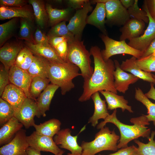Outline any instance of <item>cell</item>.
<instances>
[{"instance_id":"obj_1","label":"cell","mask_w":155,"mask_h":155,"mask_svg":"<svg viewBox=\"0 0 155 155\" xmlns=\"http://www.w3.org/2000/svg\"><path fill=\"white\" fill-rule=\"evenodd\" d=\"M90 52L94 59V71L90 78L84 80L83 92L78 99L81 102L89 100L96 92L108 91L117 93L114 85V73L115 69L114 61L110 59L105 61L100 49L97 46H92Z\"/></svg>"},{"instance_id":"obj_4","label":"cell","mask_w":155,"mask_h":155,"mask_svg":"<svg viewBox=\"0 0 155 155\" xmlns=\"http://www.w3.org/2000/svg\"><path fill=\"white\" fill-rule=\"evenodd\" d=\"M94 137L92 141L82 142V155H95L103 151L115 152L117 150V143L120 137L116 133L115 129L111 131L105 126L100 129Z\"/></svg>"},{"instance_id":"obj_24","label":"cell","mask_w":155,"mask_h":155,"mask_svg":"<svg viewBox=\"0 0 155 155\" xmlns=\"http://www.w3.org/2000/svg\"><path fill=\"white\" fill-rule=\"evenodd\" d=\"M59 87L51 84H49L36 100L38 111L41 116H46V112L49 110L51 100Z\"/></svg>"},{"instance_id":"obj_19","label":"cell","mask_w":155,"mask_h":155,"mask_svg":"<svg viewBox=\"0 0 155 155\" xmlns=\"http://www.w3.org/2000/svg\"><path fill=\"white\" fill-rule=\"evenodd\" d=\"M92 13L88 16L87 24H90L99 29L103 34L107 35L105 27L106 13L105 4L102 2H98Z\"/></svg>"},{"instance_id":"obj_9","label":"cell","mask_w":155,"mask_h":155,"mask_svg":"<svg viewBox=\"0 0 155 155\" xmlns=\"http://www.w3.org/2000/svg\"><path fill=\"white\" fill-rule=\"evenodd\" d=\"M41 115L35 100L26 98L19 110L15 112L14 117L21 123L26 129L33 126L35 123L34 118Z\"/></svg>"},{"instance_id":"obj_28","label":"cell","mask_w":155,"mask_h":155,"mask_svg":"<svg viewBox=\"0 0 155 155\" xmlns=\"http://www.w3.org/2000/svg\"><path fill=\"white\" fill-rule=\"evenodd\" d=\"M27 71L32 78L39 76L48 78L46 59L34 55L32 62Z\"/></svg>"},{"instance_id":"obj_16","label":"cell","mask_w":155,"mask_h":155,"mask_svg":"<svg viewBox=\"0 0 155 155\" xmlns=\"http://www.w3.org/2000/svg\"><path fill=\"white\" fill-rule=\"evenodd\" d=\"M23 48L19 42L7 43L1 47L0 61L6 69L9 70L15 64L18 54Z\"/></svg>"},{"instance_id":"obj_33","label":"cell","mask_w":155,"mask_h":155,"mask_svg":"<svg viewBox=\"0 0 155 155\" xmlns=\"http://www.w3.org/2000/svg\"><path fill=\"white\" fill-rule=\"evenodd\" d=\"M50 82L49 78L37 76L32 78L30 88L29 92L31 98L36 101L42 92Z\"/></svg>"},{"instance_id":"obj_51","label":"cell","mask_w":155,"mask_h":155,"mask_svg":"<svg viewBox=\"0 0 155 155\" xmlns=\"http://www.w3.org/2000/svg\"><path fill=\"white\" fill-rule=\"evenodd\" d=\"M150 1L151 3V10L148 11L152 17L155 20V0Z\"/></svg>"},{"instance_id":"obj_29","label":"cell","mask_w":155,"mask_h":155,"mask_svg":"<svg viewBox=\"0 0 155 155\" xmlns=\"http://www.w3.org/2000/svg\"><path fill=\"white\" fill-rule=\"evenodd\" d=\"M45 7L48 16L49 22L52 26L62 21H65L73 9L70 7L66 9H58L53 8L49 4H46Z\"/></svg>"},{"instance_id":"obj_20","label":"cell","mask_w":155,"mask_h":155,"mask_svg":"<svg viewBox=\"0 0 155 155\" xmlns=\"http://www.w3.org/2000/svg\"><path fill=\"white\" fill-rule=\"evenodd\" d=\"M23 126V125L14 117L3 125L0 129V146L9 143Z\"/></svg>"},{"instance_id":"obj_32","label":"cell","mask_w":155,"mask_h":155,"mask_svg":"<svg viewBox=\"0 0 155 155\" xmlns=\"http://www.w3.org/2000/svg\"><path fill=\"white\" fill-rule=\"evenodd\" d=\"M135 98L146 106L147 109L148 115H145V116L148 122L152 121L155 126V103L150 101L139 88H135Z\"/></svg>"},{"instance_id":"obj_48","label":"cell","mask_w":155,"mask_h":155,"mask_svg":"<svg viewBox=\"0 0 155 155\" xmlns=\"http://www.w3.org/2000/svg\"><path fill=\"white\" fill-rule=\"evenodd\" d=\"M154 85L152 83H150V90L148 92L145 94L148 98L155 100V88L154 86Z\"/></svg>"},{"instance_id":"obj_11","label":"cell","mask_w":155,"mask_h":155,"mask_svg":"<svg viewBox=\"0 0 155 155\" xmlns=\"http://www.w3.org/2000/svg\"><path fill=\"white\" fill-rule=\"evenodd\" d=\"M26 138L29 147L40 152H49L55 155L65 152L56 144L53 138L39 134L35 131Z\"/></svg>"},{"instance_id":"obj_53","label":"cell","mask_w":155,"mask_h":155,"mask_svg":"<svg viewBox=\"0 0 155 155\" xmlns=\"http://www.w3.org/2000/svg\"><path fill=\"white\" fill-rule=\"evenodd\" d=\"M152 75L153 77L155 79V75L154 74H152Z\"/></svg>"},{"instance_id":"obj_35","label":"cell","mask_w":155,"mask_h":155,"mask_svg":"<svg viewBox=\"0 0 155 155\" xmlns=\"http://www.w3.org/2000/svg\"><path fill=\"white\" fill-rule=\"evenodd\" d=\"M34 55L28 48L23 47L18 54L15 65L22 69L27 71L32 62Z\"/></svg>"},{"instance_id":"obj_39","label":"cell","mask_w":155,"mask_h":155,"mask_svg":"<svg viewBox=\"0 0 155 155\" xmlns=\"http://www.w3.org/2000/svg\"><path fill=\"white\" fill-rule=\"evenodd\" d=\"M15 111L7 102L0 98V125L1 127L14 117Z\"/></svg>"},{"instance_id":"obj_2","label":"cell","mask_w":155,"mask_h":155,"mask_svg":"<svg viewBox=\"0 0 155 155\" xmlns=\"http://www.w3.org/2000/svg\"><path fill=\"white\" fill-rule=\"evenodd\" d=\"M117 109H115L111 114L97 125V128L101 129L108 123L114 124L119 129L120 134L117 145L118 149L128 147V144L130 142L140 137H146L148 139L149 138L150 129L146 126L149 125L150 123L145 115H142L140 117L131 118L130 121L133 125H129L122 123L117 119Z\"/></svg>"},{"instance_id":"obj_52","label":"cell","mask_w":155,"mask_h":155,"mask_svg":"<svg viewBox=\"0 0 155 155\" xmlns=\"http://www.w3.org/2000/svg\"><path fill=\"white\" fill-rule=\"evenodd\" d=\"M64 152H62V153H60L57 155H63V154H64Z\"/></svg>"},{"instance_id":"obj_45","label":"cell","mask_w":155,"mask_h":155,"mask_svg":"<svg viewBox=\"0 0 155 155\" xmlns=\"http://www.w3.org/2000/svg\"><path fill=\"white\" fill-rule=\"evenodd\" d=\"M0 6L22 7L26 6V2L24 0H0Z\"/></svg>"},{"instance_id":"obj_25","label":"cell","mask_w":155,"mask_h":155,"mask_svg":"<svg viewBox=\"0 0 155 155\" xmlns=\"http://www.w3.org/2000/svg\"><path fill=\"white\" fill-rule=\"evenodd\" d=\"M34 16L32 10L26 6L22 7L1 6L0 7V20L19 17L32 20Z\"/></svg>"},{"instance_id":"obj_38","label":"cell","mask_w":155,"mask_h":155,"mask_svg":"<svg viewBox=\"0 0 155 155\" xmlns=\"http://www.w3.org/2000/svg\"><path fill=\"white\" fill-rule=\"evenodd\" d=\"M18 18H12L0 25V46L1 47L12 36L16 26Z\"/></svg>"},{"instance_id":"obj_37","label":"cell","mask_w":155,"mask_h":155,"mask_svg":"<svg viewBox=\"0 0 155 155\" xmlns=\"http://www.w3.org/2000/svg\"><path fill=\"white\" fill-rule=\"evenodd\" d=\"M47 36L49 37H65L68 39V42L75 38L74 35L68 29L66 25V21H62L53 26L48 32Z\"/></svg>"},{"instance_id":"obj_31","label":"cell","mask_w":155,"mask_h":155,"mask_svg":"<svg viewBox=\"0 0 155 155\" xmlns=\"http://www.w3.org/2000/svg\"><path fill=\"white\" fill-rule=\"evenodd\" d=\"M49 37L50 45L58 56L63 61L67 62L68 50V39L65 37Z\"/></svg>"},{"instance_id":"obj_17","label":"cell","mask_w":155,"mask_h":155,"mask_svg":"<svg viewBox=\"0 0 155 155\" xmlns=\"http://www.w3.org/2000/svg\"><path fill=\"white\" fill-rule=\"evenodd\" d=\"M145 22L143 21L131 18L122 27L120 28L121 32L120 41L129 40L138 37L143 34L145 27Z\"/></svg>"},{"instance_id":"obj_50","label":"cell","mask_w":155,"mask_h":155,"mask_svg":"<svg viewBox=\"0 0 155 155\" xmlns=\"http://www.w3.org/2000/svg\"><path fill=\"white\" fill-rule=\"evenodd\" d=\"M28 155H41L40 151L29 147L27 150Z\"/></svg>"},{"instance_id":"obj_12","label":"cell","mask_w":155,"mask_h":155,"mask_svg":"<svg viewBox=\"0 0 155 155\" xmlns=\"http://www.w3.org/2000/svg\"><path fill=\"white\" fill-rule=\"evenodd\" d=\"M26 136V130L22 129L9 143L0 148V155H28Z\"/></svg>"},{"instance_id":"obj_42","label":"cell","mask_w":155,"mask_h":155,"mask_svg":"<svg viewBox=\"0 0 155 155\" xmlns=\"http://www.w3.org/2000/svg\"><path fill=\"white\" fill-rule=\"evenodd\" d=\"M9 70L6 69L3 65L0 68V96H1L5 88L9 84Z\"/></svg>"},{"instance_id":"obj_44","label":"cell","mask_w":155,"mask_h":155,"mask_svg":"<svg viewBox=\"0 0 155 155\" xmlns=\"http://www.w3.org/2000/svg\"><path fill=\"white\" fill-rule=\"evenodd\" d=\"M137 148L133 145L125 148H121L117 152L108 155H136ZM98 155H104L99 154Z\"/></svg>"},{"instance_id":"obj_8","label":"cell","mask_w":155,"mask_h":155,"mask_svg":"<svg viewBox=\"0 0 155 155\" xmlns=\"http://www.w3.org/2000/svg\"><path fill=\"white\" fill-rule=\"evenodd\" d=\"M143 9L146 12L149 19L148 26L142 35L129 40L128 44L132 48L143 53L155 38V20L149 13L146 0L144 1Z\"/></svg>"},{"instance_id":"obj_13","label":"cell","mask_w":155,"mask_h":155,"mask_svg":"<svg viewBox=\"0 0 155 155\" xmlns=\"http://www.w3.org/2000/svg\"><path fill=\"white\" fill-rule=\"evenodd\" d=\"M71 133L69 128L62 129L54 136L53 140L57 145L71 152L67 155H82V149L77 141L78 135L73 136Z\"/></svg>"},{"instance_id":"obj_41","label":"cell","mask_w":155,"mask_h":155,"mask_svg":"<svg viewBox=\"0 0 155 155\" xmlns=\"http://www.w3.org/2000/svg\"><path fill=\"white\" fill-rule=\"evenodd\" d=\"M138 0H135L133 4L127 9L130 18H133L149 22V19L146 12L140 8L138 6Z\"/></svg>"},{"instance_id":"obj_22","label":"cell","mask_w":155,"mask_h":155,"mask_svg":"<svg viewBox=\"0 0 155 155\" xmlns=\"http://www.w3.org/2000/svg\"><path fill=\"white\" fill-rule=\"evenodd\" d=\"M105 98L107 104V109L113 110L120 108L123 112L125 110L130 113H133L131 106L128 104V102L124 96L108 91H101L99 92Z\"/></svg>"},{"instance_id":"obj_26","label":"cell","mask_w":155,"mask_h":155,"mask_svg":"<svg viewBox=\"0 0 155 155\" xmlns=\"http://www.w3.org/2000/svg\"><path fill=\"white\" fill-rule=\"evenodd\" d=\"M25 44L26 47L29 49L34 55L50 60L60 62H65L58 56L51 45L45 46L26 41Z\"/></svg>"},{"instance_id":"obj_30","label":"cell","mask_w":155,"mask_h":155,"mask_svg":"<svg viewBox=\"0 0 155 155\" xmlns=\"http://www.w3.org/2000/svg\"><path fill=\"white\" fill-rule=\"evenodd\" d=\"M28 2L33 7L36 23L40 28H43L48 18L44 2L39 0H29Z\"/></svg>"},{"instance_id":"obj_46","label":"cell","mask_w":155,"mask_h":155,"mask_svg":"<svg viewBox=\"0 0 155 155\" xmlns=\"http://www.w3.org/2000/svg\"><path fill=\"white\" fill-rule=\"evenodd\" d=\"M87 0H69L68 3L70 7L77 10L82 8Z\"/></svg>"},{"instance_id":"obj_23","label":"cell","mask_w":155,"mask_h":155,"mask_svg":"<svg viewBox=\"0 0 155 155\" xmlns=\"http://www.w3.org/2000/svg\"><path fill=\"white\" fill-rule=\"evenodd\" d=\"M94 104V111L93 115L90 118L88 123H91L95 127L98 124V120L100 119L104 120L110 114L108 111L106 101L101 98L99 92L93 94L91 97Z\"/></svg>"},{"instance_id":"obj_34","label":"cell","mask_w":155,"mask_h":155,"mask_svg":"<svg viewBox=\"0 0 155 155\" xmlns=\"http://www.w3.org/2000/svg\"><path fill=\"white\" fill-rule=\"evenodd\" d=\"M32 21V20L27 18H20L19 38L35 44L33 37V26Z\"/></svg>"},{"instance_id":"obj_40","label":"cell","mask_w":155,"mask_h":155,"mask_svg":"<svg viewBox=\"0 0 155 155\" xmlns=\"http://www.w3.org/2000/svg\"><path fill=\"white\" fill-rule=\"evenodd\" d=\"M136 63L137 66L144 71L155 72V51L148 56L137 59Z\"/></svg>"},{"instance_id":"obj_10","label":"cell","mask_w":155,"mask_h":155,"mask_svg":"<svg viewBox=\"0 0 155 155\" xmlns=\"http://www.w3.org/2000/svg\"><path fill=\"white\" fill-rule=\"evenodd\" d=\"M92 9L90 1L87 0L83 7L77 10L74 15L70 20L67 27L75 38L81 40L83 31L87 24L88 14Z\"/></svg>"},{"instance_id":"obj_36","label":"cell","mask_w":155,"mask_h":155,"mask_svg":"<svg viewBox=\"0 0 155 155\" xmlns=\"http://www.w3.org/2000/svg\"><path fill=\"white\" fill-rule=\"evenodd\" d=\"M155 131H152L149 141L147 144L144 143L135 139L134 140L138 147L136 155H155Z\"/></svg>"},{"instance_id":"obj_18","label":"cell","mask_w":155,"mask_h":155,"mask_svg":"<svg viewBox=\"0 0 155 155\" xmlns=\"http://www.w3.org/2000/svg\"><path fill=\"white\" fill-rule=\"evenodd\" d=\"M1 97L11 105L15 112L27 98L22 90L11 84L7 86Z\"/></svg>"},{"instance_id":"obj_5","label":"cell","mask_w":155,"mask_h":155,"mask_svg":"<svg viewBox=\"0 0 155 155\" xmlns=\"http://www.w3.org/2000/svg\"><path fill=\"white\" fill-rule=\"evenodd\" d=\"M68 50L67 62L77 66L81 72L84 80L90 78L94 71L91 65V55L87 50L83 41L75 38L68 42Z\"/></svg>"},{"instance_id":"obj_7","label":"cell","mask_w":155,"mask_h":155,"mask_svg":"<svg viewBox=\"0 0 155 155\" xmlns=\"http://www.w3.org/2000/svg\"><path fill=\"white\" fill-rule=\"evenodd\" d=\"M106 23L111 26H123L131 18L127 9L119 0H106L104 3Z\"/></svg>"},{"instance_id":"obj_49","label":"cell","mask_w":155,"mask_h":155,"mask_svg":"<svg viewBox=\"0 0 155 155\" xmlns=\"http://www.w3.org/2000/svg\"><path fill=\"white\" fill-rule=\"evenodd\" d=\"M135 0H120L122 5L126 9H128L134 4Z\"/></svg>"},{"instance_id":"obj_15","label":"cell","mask_w":155,"mask_h":155,"mask_svg":"<svg viewBox=\"0 0 155 155\" xmlns=\"http://www.w3.org/2000/svg\"><path fill=\"white\" fill-rule=\"evenodd\" d=\"M114 62L115 67L114 73L115 87L117 91L125 94L130 85L136 83L139 78L122 70L117 60H114Z\"/></svg>"},{"instance_id":"obj_3","label":"cell","mask_w":155,"mask_h":155,"mask_svg":"<svg viewBox=\"0 0 155 155\" xmlns=\"http://www.w3.org/2000/svg\"><path fill=\"white\" fill-rule=\"evenodd\" d=\"M46 59L48 78L52 84L60 88L62 95H65L74 88L73 79L81 76L79 73V68L68 62H60Z\"/></svg>"},{"instance_id":"obj_21","label":"cell","mask_w":155,"mask_h":155,"mask_svg":"<svg viewBox=\"0 0 155 155\" xmlns=\"http://www.w3.org/2000/svg\"><path fill=\"white\" fill-rule=\"evenodd\" d=\"M137 59L135 57L132 56L129 59L123 61L120 64L121 69L125 71L130 72L139 79L155 85V79L152 74L141 69L136 64Z\"/></svg>"},{"instance_id":"obj_14","label":"cell","mask_w":155,"mask_h":155,"mask_svg":"<svg viewBox=\"0 0 155 155\" xmlns=\"http://www.w3.org/2000/svg\"><path fill=\"white\" fill-rule=\"evenodd\" d=\"M9 75L11 84L22 90L27 98L31 99L29 90L32 78L28 71L14 65L10 68Z\"/></svg>"},{"instance_id":"obj_27","label":"cell","mask_w":155,"mask_h":155,"mask_svg":"<svg viewBox=\"0 0 155 155\" xmlns=\"http://www.w3.org/2000/svg\"><path fill=\"white\" fill-rule=\"evenodd\" d=\"M61 123L58 119H51L39 125L33 126L38 134L53 138L60 130Z\"/></svg>"},{"instance_id":"obj_6","label":"cell","mask_w":155,"mask_h":155,"mask_svg":"<svg viewBox=\"0 0 155 155\" xmlns=\"http://www.w3.org/2000/svg\"><path fill=\"white\" fill-rule=\"evenodd\" d=\"M104 42L105 48L101 51L102 57L106 61L113 55L120 54L129 55L136 57L137 59L141 58L143 53L130 46L125 41H117L103 34L100 36Z\"/></svg>"},{"instance_id":"obj_43","label":"cell","mask_w":155,"mask_h":155,"mask_svg":"<svg viewBox=\"0 0 155 155\" xmlns=\"http://www.w3.org/2000/svg\"><path fill=\"white\" fill-rule=\"evenodd\" d=\"M34 38L35 44L50 46L49 42V37L43 33L39 28H37L35 32Z\"/></svg>"},{"instance_id":"obj_47","label":"cell","mask_w":155,"mask_h":155,"mask_svg":"<svg viewBox=\"0 0 155 155\" xmlns=\"http://www.w3.org/2000/svg\"><path fill=\"white\" fill-rule=\"evenodd\" d=\"M155 51V38L151 42L146 51L143 53L141 58L148 56Z\"/></svg>"}]
</instances>
